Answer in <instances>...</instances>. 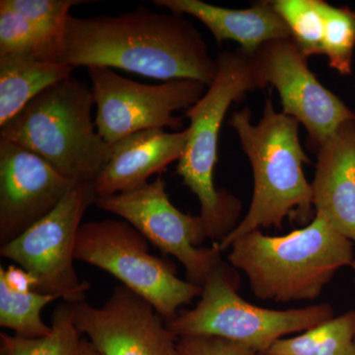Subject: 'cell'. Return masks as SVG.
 Wrapping results in <instances>:
<instances>
[{
  "label": "cell",
  "instance_id": "1",
  "mask_svg": "<svg viewBox=\"0 0 355 355\" xmlns=\"http://www.w3.org/2000/svg\"><path fill=\"white\" fill-rule=\"evenodd\" d=\"M170 12V11H169ZM60 62L119 69L158 80L190 79L209 86L216 58L195 25L182 14L139 6L118 15H70Z\"/></svg>",
  "mask_w": 355,
  "mask_h": 355
},
{
  "label": "cell",
  "instance_id": "2",
  "mask_svg": "<svg viewBox=\"0 0 355 355\" xmlns=\"http://www.w3.org/2000/svg\"><path fill=\"white\" fill-rule=\"evenodd\" d=\"M229 125L239 137L254 174V193L244 219L220 242L225 251L242 236L261 227H282L289 216L306 223L312 217V186L306 180L303 165L309 164L299 139L295 119L279 113L268 98L263 118L252 123L249 109L231 114Z\"/></svg>",
  "mask_w": 355,
  "mask_h": 355
},
{
  "label": "cell",
  "instance_id": "3",
  "mask_svg": "<svg viewBox=\"0 0 355 355\" xmlns=\"http://www.w3.org/2000/svg\"><path fill=\"white\" fill-rule=\"evenodd\" d=\"M230 249L229 263L245 272L254 295L275 302L314 300L355 260L354 243L321 214L284 236L252 231Z\"/></svg>",
  "mask_w": 355,
  "mask_h": 355
},
{
  "label": "cell",
  "instance_id": "4",
  "mask_svg": "<svg viewBox=\"0 0 355 355\" xmlns=\"http://www.w3.org/2000/svg\"><path fill=\"white\" fill-rule=\"evenodd\" d=\"M217 70L207 92L184 111L190 120L189 139L176 173L200 205L207 239L220 242L236 227L241 203L224 190H217L214 174L218 162L219 132L228 109L250 91L266 87L253 55L238 49L217 55Z\"/></svg>",
  "mask_w": 355,
  "mask_h": 355
},
{
  "label": "cell",
  "instance_id": "5",
  "mask_svg": "<svg viewBox=\"0 0 355 355\" xmlns=\"http://www.w3.org/2000/svg\"><path fill=\"white\" fill-rule=\"evenodd\" d=\"M92 89L70 76L46 89L0 127V139L37 154L74 182L94 183L113 146L95 130Z\"/></svg>",
  "mask_w": 355,
  "mask_h": 355
},
{
  "label": "cell",
  "instance_id": "6",
  "mask_svg": "<svg viewBox=\"0 0 355 355\" xmlns=\"http://www.w3.org/2000/svg\"><path fill=\"white\" fill-rule=\"evenodd\" d=\"M238 288L239 277L221 261L205 280L198 305L166 322L168 329L178 338L216 336L259 354L282 336L310 330L335 317L327 303L291 310L258 307L245 301Z\"/></svg>",
  "mask_w": 355,
  "mask_h": 355
},
{
  "label": "cell",
  "instance_id": "7",
  "mask_svg": "<svg viewBox=\"0 0 355 355\" xmlns=\"http://www.w3.org/2000/svg\"><path fill=\"white\" fill-rule=\"evenodd\" d=\"M76 260L102 268L146 299L166 322L181 306L202 295V287L177 277L172 261L149 253L148 241L127 221L106 219L83 223Z\"/></svg>",
  "mask_w": 355,
  "mask_h": 355
},
{
  "label": "cell",
  "instance_id": "8",
  "mask_svg": "<svg viewBox=\"0 0 355 355\" xmlns=\"http://www.w3.org/2000/svg\"><path fill=\"white\" fill-rule=\"evenodd\" d=\"M96 198L93 183L77 182L48 216L0 247L1 257L34 277V291L64 299L70 304L85 299L91 286L79 279L73 261L81 221Z\"/></svg>",
  "mask_w": 355,
  "mask_h": 355
},
{
  "label": "cell",
  "instance_id": "9",
  "mask_svg": "<svg viewBox=\"0 0 355 355\" xmlns=\"http://www.w3.org/2000/svg\"><path fill=\"white\" fill-rule=\"evenodd\" d=\"M87 71L97 108L96 128L111 146L142 130L170 128L181 132L183 118L175 113L193 106L209 87L190 79L139 83L108 67H92Z\"/></svg>",
  "mask_w": 355,
  "mask_h": 355
},
{
  "label": "cell",
  "instance_id": "10",
  "mask_svg": "<svg viewBox=\"0 0 355 355\" xmlns=\"http://www.w3.org/2000/svg\"><path fill=\"white\" fill-rule=\"evenodd\" d=\"M95 205L121 217L147 241L181 261L188 282L196 286L202 287L221 261L217 242L200 248L207 239L202 219L184 214L173 205L162 175L135 190L97 198Z\"/></svg>",
  "mask_w": 355,
  "mask_h": 355
},
{
  "label": "cell",
  "instance_id": "11",
  "mask_svg": "<svg viewBox=\"0 0 355 355\" xmlns=\"http://www.w3.org/2000/svg\"><path fill=\"white\" fill-rule=\"evenodd\" d=\"M253 57L266 85L279 92L284 113L304 125L313 150L343 123L355 121V112L318 80L291 38L268 42Z\"/></svg>",
  "mask_w": 355,
  "mask_h": 355
},
{
  "label": "cell",
  "instance_id": "12",
  "mask_svg": "<svg viewBox=\"0 0 355 355\" xmlns=\"http://www.w3.org/2000/svg\"><path fill=\"white\" fill-rule=\"evenodd\" d=\"M77 330L101 355H181L178 336L146 299L116 286L101 307L73 304Z\"/></svg>",
  "mask_w": 355,
  "mask_h": 355
},
{
  "label": "cell",
  "instance_id": "13",
  "mask_svg": "<svg viewBox=\"0 0 355 355\" xmlns=\"http://www.w3.org/2000/svg\"><path fill=\"white\" fill-rule=\"evenodd\" d=\"M77 182L37 154L0 139V244L48 216Z\"/></svg>",
  "mask_w": 355,
  "mask_h": 355
},
{
  "label": "cell",
  "instance_id": "14",
  "mask_svg": "<svg viewBox=\"0 0 355 355\" xmlns=\"http://www.w3.org/2000/svg\"><path fill=\"white\" fill-rule=\"evenodd\" d=\"M189 139L188 128L181 132L146 130L112 144L109 162L93 183L97 198L140 188L153 175L179 161Z\"/></svg>",
  "mask_w": 355,
  "mask_h": 355
},
{
  "label": "cell",
  "instance_id": "15",
  "mask_svg": "<svg viewBox=\"0 0 355 355\" xmlns=\"http://www.w3.org/2000/svg\"><path fill=\"white\" fill-rule=\"evenodd\" d=\"M316 154L311 184L315 214L355 244V121L343 123Z\"/></svg>",
  "mask_w": 355,
  "mask_h": 355
},
{
  "label": "cell",
  "instance_id": "16",
  "mask_svg": "<svg viewBox=\"0 0 355 355\" xmlns=\"http://www.w3.org/2000/svg\"><path fill=\"white\" fill-rule=\"evenodd\" d=\"M153 3L170 12L197 18L219 46L224 41H234L251 55L268 42L291 38L288 26L272 0L254 2L247 9L224 8L200 0H154Z\"/></svg>",
  "mask_w": 355,
  "mask_h": 355
},
{
  "label": "cell",
  "instance_id": "17",
  "mask_svg": "<svg viewBox=\"0 0 355 355\" xmlns=\"http://www.w3.org/2000/svg\"><path fill=\"white\" fill-rule=\"evenodd\" d=\"M73 67L23 55L0 57V127L46 89L72 76Z\"/></svg>",
  "mask_w": 355,
  "mask_h": 355
},
{
  "label": "cell",
  "instance_id": "18",
  "mask_svg": "<svg viewBox=\"0 0 355 355\" xmlns=\"http://www.w3.org/2000/svg\"><path fill=\"white\" fill-rule=\"evenodd\" d=\"M258 355H355V311L331 318L302 335L279 338Z\"/></svg>",
  "mask_w": 355,
  "mask_h": 355
},
{
  "label": "cell",
  "instance_id": "19",
  "mask_svg": "<svg viewBox=\"0 0 355 355\" xmlns=\"http://www.w3.org/2000/svg\"><path fill=\"white\" fill-rule=\"evenodd\" d=\"M50 335L24 338L0 334V352L6 355H77L81 335L73 320V304L64 302L51 316Z\"/></svg>",
  "mask_w": 355,
  "mask_h": 355
},
{
  "label": "cell",
  "instance_id": "20",
  "mask_svg": "<svg viewBox=\"0 0 355 355\" xmlns=\"http://www.w3.org/2000/svg\"><path fill=\"white\" fill-rule=\"evenodd\" d=\"M57 297L37 291L15 292L0 282V326L24 338L50 335L51 327L42 320V311Z\"/></svg>",
  "mask_w": 355,
  "mask_h": 355
},
{
  "label": "cell",
  "instance_id": "21",
  "mask_svg": "<svg viewBox=\"0 0 355 355\" xmlns=\"http://www.w3.org/2000/svg\"><path fill=\"white\" fill-rule=\"evenodd\" d=\"M60 44L20 14L0 8V57L23 55L60 62Z\"/></svg>",
  "mask_w": 355,
  "mask_h": 355
},
{
  "label": "cell",
  "instance_id": "22",
  "mask_svg": "<svg viewBox=\"0 0 355 355\" xmlns=\"http://www.w3.org/2000/svg\"><path fill=\"white\" fill-rule=\"evenodd\" d=\"M318 4L324 24L323 55L331 69L349 76L355 51V10L333 6L324 0H318Z\"/></svg>",
  "mask_w": 355,
  "mask_h": 355
},
{
  "label": "cell",
  "instance_id": "23",
  "mask_svg": "<svg viewBox=\"0 0 355 355\" xmlns=\"http://www.w3.org/2000/svg\"><path fill=\"white\" fill-rule=\"evenodd\" d=\"M272 3L306 57L323 55L324 24L318 0H272Z\"/></svg>",
  "mask_w": 355,
  "mask_h": 355
},
{
  "label": "cell",
  "instance_id": "24",
  "mask_svg": "<svg viewBox=\"0 0 355 355\" xmlns=\"http://www.w3.org/2000/svg\"><path fill=\"white\" fill-rule=\"evenodd\" d=\"M93 3L85 0H1L0 8L14 11L29 20L49 38L60 44L64 42L65 28L72 7ZM62 53V51H60Z\"/></svg>",
  "mask_w": 355,
  "mask_h": 355
},
{
  "label": "cell",
  "instance_id": "25",
  "mask_svg": "<svg viewBox=\"0 0 355 355\" xmlns=\"http://www.w3.org/2000/svg\"><path fill=\"white\" fill-rule=\"evenodd\" d=\"M178 349L181 355H258L246 345L216 336H181Z\"/></svg>",
  "mask_w": 355,
  "mask_h": 355
},
{
  "label": "cell",
  "instance_id": "26",
  "mask_svg": "<svg viewBox=\"0 0 355 355\" xmlns=\"http://www.w3.org/2000/svg\"><path fill=\"white\" fill-rule=\"evenodd\" d=\"M0 282L6 284L10 291L25 293L33 291L36 280L20 266H10L7 268L0 266Z\"/></svg>",
  "mask_w": 355,
  "mask_h": 355
},
{
  "label": "cell",
  "instance_id": "27",
  "mask_svg": "<svg viewBox=\"0 0 355 355\" xmlns=\"http://www.w3.org/2000/svg\"><path fill=\"white\" fill-rule=\"evenodd\" d=\"M77 355H101L93 347L92 343L89 342L87 338H81L80 343H79L78 352Z\"/></svg>",
  "mask_w": 355,
  "mask_h": 355
},
{
  "label": "cell",
  "instance_id": "28",
  "mask_svg": "<svg viewBox=\"0 0 355 355\" xmlns=\"http://www.w3.org/2000/svg\"><path fill=\"white\" fill-rule=\"evenodd\" d=\"M352 270H354V272H355V260L354 261V263H352Z\"/></svg>",
  "mask_w": 355,
  "mask_h": 355
},
{
  "label": "cell",
  "instance_id": "29",
  "mask_svg": "<svg viewBox=\"0 0 355 355\" xmlns=\"http://www.w3.org/2000/svg\"><path fill=\"white\" fill-rule=\"evenodd\" d=\"M0 355H6V354H2V352H0Z\"/></svg>",
  "mask_w": 355,
  "mask_h": 355
}]
</instances>
